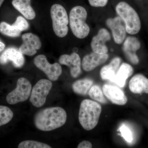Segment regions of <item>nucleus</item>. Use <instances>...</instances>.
<instances>
[{"label": "nucleus", "mask_w": 148, "mask_h": 148, "mask_svg": "<svg viewBox=\"0 0 148 148\" xmlns=\"http://www.w3.org/2000/svg\"><path fill=\"white\" fill-rule=\"evenodd\" d=\"M88 94L90 98L95 101L103 104L107 103L103 90H101V88L98 85L91 86L88 92Z\"/></svg>", "instance_id": "obj_23"}, {"label": "nucleus", "mask_w": 148, "mask_h": 148, "mask_svg": "<svg viewBox=\"0 0 148 148\" xmlns=\"http://www.w3.org/2000/svg\"><path fill=\"white\" fill-rule=\"evenodd\" d=\"M67 120V114L61 107H51L39 111L35 116L36 127L43 131H50L63 126Z\"/></svg>", "instance_id": "obj_1"}, {"label": "nucleus", "mask_w": 148, "mask_h": 148, "mask_svg": "<svg viewBox=\"0 0 148 148\" xmlns=\"http://www.w3.org/2000/svg\"><path fill=\"white\" fill-rule=\"evenodd\" d=\"M0 32L3 35L13 38L19 36L21 33L12 25H10L5 22L0 23Z\"/></svg>", "instance_id": "obj_22"}, {"label": "nucleus", "mask_w": 148, "mask_h": 148, "mask_svg": "<svg viewBox=\"0 0 148 148\" xmlns=\"http://www.w3.org/2000/svg\"><path fill=\"white\" fill-rule=\"evenodd\" d=\"M31 0H12V5L27 19L32 20L36 17V12L31 6Z\"/></svg>", "instance_id": "obj_18"}, {"label": "nucleus", "mask_w": 148, "mask_h": 148, "mask_svg": "<svg viewBox=\"0 0 148 148\" xmlns=\"http://www.w3.org/2000/svg\"><path fill=\"white\" fill-rule=\"evenodd\" d=\"M32 90L30 81L25 78H20L17 80L16 88L7 96V102L10 105H14L27 101L31 95Z\"/></svg>", "instance_id": "obj_6"}, {"label": "nucleus", "mask_w": 148, "mask_h": 148, "mask_svg": "<svg viewBox=\"0 0 148 148\" xmlns=\"http://www.w3.org/2000/svg\"><path fill=\"white\" fill-rule=\"evenodd\" d=\"M102 108L99 103L89 99L83 100L80 106L79 120L84 129H94L98 124Z\"/></svg>", "instance_id": "obj_2"}, {"label": "nucleus", "mask_w": 148, "mask_h": 148, "mask_svg": "<svg viewBox=\"0 0 148 148\" xmlns=\"http://www.w3.org/2000/svg\"><path fill=\"white\" fill-rule=\"evenodd\" d=\"M109 56L106 54H100L93 52L85 56L83 59V69L86 71H90L107 61Z\"/></svg>", "instance_id": "obj_16"}, {"label": "nucleus", "mask_w": 148, "mask_h": 148, "mask_svg": "<svg viewBox=\"0 0 148 148\" xmlns=\"http://www.w3.org/2000/svg\"><path fill=\"white\" fill-rule=\"evenodd\" d=\"M93 83V81L90 79H79L73 83L72 88L75 93L80 95H85L87 94Z\"/></svg>", "instance_id": "obj_21"}, {"label": "nucleus", "mask_w": 148, "mask_h": 148, "mask_svg": "<svg viewBox=\"0 0 148 148\" xmlns=\"http://www.w3.org/2000/svg\"><path fill=\"white\" fill-rule=\"evenodd\" d=\"M117 13L124 21L126 32L135 35L140 32L141 28L140 17L136 11L127 3L120 2L116 7Z\"/></svg>", "instance_id": "obj_4"}, {"label": "nucleus", "mask_w": 148, "mask_h": 148, "mask_svg": "<svg viewBox=\"0 0 148 148\" xmlns=\"http://www.w3.org/2000/svg\"><path fill=\"white\" fill-rule=\"evenodd\" d=\"M106 25L110 29L114 41L118 44L123 42L126 36V27L124 21L119 16L109 18Z\"/></svg>", "instance_id": "obj_10"}, {"label": "nucleus", "mask_w": 148, "mask_h": 148, "mask_svg": "<svg viewBox=\"0 0 148 148\" xmlns=\"http://www.w3.org/2000/svg\"><path fill=\"white\" fill-rule=\"evenodd\" d=\"M133 69L132 66L127 63H123L120 66L117 73L112 82L114 83L121 87H123L126 80L132 75Z\"/></svg>", "instance_id": "obj_20"}, {"label": "nucleus", "mask_w": 148, "mask_h": 148, "mask_svg": "<svg viewBox=\"0 0 148 148\" xmlns=\"http://www.w3.org/2000/svg\"><path fill=\"white\" fill-rule=\"evenodd\" d=\"M141 44L139 40L134 37H128L123 43V50L126 58L131 63L137 64L139 60L136 51L140 49Z\"/></svg>", "instance_id": "obj_13"}, {"label": "nucleus", "mask_w": 148, "mask_h": 148, "mask_svg": "<svg viewBox=\"0 0 148 148\" xmlns=\"http://www.w3.org/2000/svg\"><path fill=\"white\" fill-rule=\"evenodd\" d=\"M21 38L23 43L19 47V50L22 54L32 56L41 47L42 43L40 39L32 33L24 34Z\"/></svg>", "instance_id": "obj_9"}, {"label": "nucleus", "mask_w": 148, "mask_h": 148, "mask_svg": "<svg viewBox=\"0 0 148 148\" xmlns=\"http://www.w3.org/2000/svg\"><path fill=\"white\" fill-rule=\"evenodd\" d=\"M129 87L134 93H148V79L141 74L135 75L130 81Z\"/></svg>", "instance_id": "obj_17"}, {"label": "nucleus", "mask_w": 148, "mask_h": 148, "mask_svg": "<svg viewBox=\"0 0 148 148\" xmlns=\"http://www.w3.org/2000/svg\"><path fill=\"white\" fill-rule=\"evenodd\" d=\"M103 91L104 95L114 104L123 106L127 103V97L119 88L111 85L105 84L103 87Z\"/></svg>", "instance_id": "obj_14"}, {"label": "nucleus", "mask_w": 148, "mask_h": 148, "mask_svg": "<svg viewBox=\"0 0 148 148\" xmlns=\"http://www.w3.org/2000/svg\"><path fill=\"white\" fill-rule=\"evenodd\" d=\"M11 61L13 66L16 68H20L24 66L25 59L23 54L15 48L10 47L0 56V64L4 65Z\"/></svg>", "instance_id": "obj_12"}, {"label": "nucleus", "mask_w": 148, "mask_h": 148, "mask_svg": "<svg viewBox=\"0 0 148 148\" xmlns=\"http://www.w3.org/2000/svg\"><path fill=\"white\" fill-rule=\"evenodd\" d=\"M52 86V82L49 80H40L32 90L30 101L32 105L37 108L42 107Z\"/></svg>", "instance_id": "obj_7"}, {"label": "nucleus", "mask_w": 148, "mask_h": 148, "mask_svg": "<svg viewBox=\"0 0 148 148\" xmlns=\"http://www.w3.org/2000/svg\"><path fill=\"white\" fill-rule=\"evenodd\" d=\"M77 147L78 148H91L92 147V145L89 141H84L80 143Z\"/></svg>", "instance_id": "obj_29"}, {"label": "nucleus", "mask_w": 148, "mask_h": 148, "mask_svg": "<svg viewBox=\"0 0 148 148\" xmlns=\"http://www.w3.org/2000/svg\"><path fill=\"white\" fill-rule=\"evenodd\" d=\"M34 63L38 69L43 72L49 80L55 81L58 79L62 73L61 65L57 63L50 64L45 56L40 54L34 59Z\"/></svg>", "instance_id": "obj_8"}, {"label": "nucleus", "mask_w": 148, "mask_h": 148, "mask_svg": "<svg viewBox=\"0 0 148 148\" xmlns=\"http://www.w3.org/2000/svg\"><path fill=\"white\" fill-rule=\"evenodd\" d=\"M50 14L53 32L57 36L64 38L69 32V18L68 14L63 6L55 4L51 6Z\"/></svg>", "instance_id": "obj_5"}, {"label": "nucleus", "mask_w": 148, "mask_h": 148, "mask_svg": "<svg viewBox=\"0 0 148 148\" xmlns=\"http://www.w3.org/2000/svg\"><path fill=\"white\" fill-rule=\"evenodd\" d=\"M18 148H51L50 146L45 143L33 141L25 140L18 145Z\"/></svg>", "instance_id": "obj_25"}, {"label": "nucleus", "mask_w": 148, "mask_h": 148, "mask_svg": "<svg viewBox=\"0 0 148 148\" xmlns=\"http://www.w3.org/2000/svg\"><path fill=\"white\" fill-rule=\"evenodd\" d=\"M59 62L60 64L70 67L71 74L73 77H77L81 73L80 57L75 52L72 53L71 55L64 54L61 55L59 58Z\"/></svg>", "instance_id": "obj_15"}, {"label": "nucleus", "mask_w": 148, "mask_h": 148, "mask_svg": "<svg viewBox=\"0 0 148 148\" xmlns=\"http://www.w3.org/2000/svg\"><path fill=\"white\" fill-rule=\"evenodd\" d=\"M111 35L107 29H101L98 34L92 38L90 46L93 52L100 54H106L108 49L106 45L107 42L111 40Z\"/></svg>", "instance_id": "obj_11"}, {"label": "nucleus", "mask_w": 148, "mask_h": 148, "mask_svg": "<svg viewBox=\"0 0 148 148\" xmlns=\"http://www.w3.org/2000/svg\"><path fill=\"white\" fill-rule=\"evenodd\" d=\"M5 47V45L0 40V52L4 50Z\"/></svg>", "instance_id": "obj_30"}, {"label": "nucleus", "mask_w": 148, "mask_h": 148, "mask_svg": "<svg viewBox=\"0 0 148 148\" xmlns=\"http://www.w3.org/2000/svg\"><path fill=\"white\" fill-rule=\"evenodd\" d=\"M121 136L127 143H131L133 140V134L131 130L125 125L123 124L119 127Z\"/></svg>", "instance_id": "obj_27"}, {"label": "nucleus", "mask_w": 148, "mask_h": 148, "mask_svg": "<svg viewBox=\"0 0 148 148\" xmlns=\"http://www.w3.org/2000/svg\"><path fill=\"white\" fill-rule=\"evenodd\" d=\"M87 16L86 10L81 6L75 7L70 12V27L74 36L78 38H84L89 34L90 28L86 22Z\"/></svg>", "instance_id": "obj_3"}, {"label": "nucleus", "mask_w": 148, "mask_h": 148, "mask_svg": "<svg viewBox=\"0 0 148 148\" xmlns=\"http://www.w3.org/2000/svg\"><path fill=\"white\" fill-rule=\"evenodd\" d=\"M121 59L119 57L114 58L108 65L104 66L101 69L100 75L103 80H113L120 67Z\"/></svg>", "instance_id": "obj_19"}, {"label": "nucleus", "mask_w": 148, "mask_h": 148, "mask_svg": "<svg viewBox=\"0 0 148 148\" xmlns=\"http://www.w3.org/2000/svg\"><path fill=\"white\" fill-rule=\"evenodd\" d=\"M12 25L21 32L25 31L29 28V24L28 21L21 16H18Z\"/></svg>", "instance_id": "obj_26"}, {"label": "nucleus", "mask_w": 148, "mask_h": 148, "mask_svg": "<svg viewBox=\"0 0 148 148\" xmlns=\"http://www.w3.org/2000/svg\"><path fill=\"white\" fill-rule=\"evenodd\" d=\"M91 6L94 7H103L108 3V0H88Z\"/></svg>", "instance_id": "obj_28"}, {"label": "nucleus", "mask_w": 148, "mask_h": 148, "mask_svg": "<svg viewBox=\"0 0 148 148\" xmlns=\"http://www.w3.org/2000/svg\"><path fill=\"white\" fill-rule=\"evenodd\" d=\"M13 117V112L9 108L0 106V126L8 123Z\"/></svg>", "instance_id": "obj_24"}, {"label": "nucleus", "mask_w": 148, "mask_h": 148, "mask_svg": "<svg viewBox=\"0 0 148 148\" xmlns=\"http://www.w3.org/2000/svg\"><path fill=\"white\" fill-rule=\"evenodd\" d=\"M4 1V0H0V7H1V6L2 5Z\"/></svg>", "instance_id": "obj_31"}]
</instances>
